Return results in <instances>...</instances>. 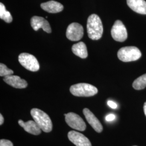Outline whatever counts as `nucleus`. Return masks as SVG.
<instances>
[{
  "mask_svg": "<svg viewBox=\"0 0 146 146\" xmlns=\"http://www.w3.org/2000/svg\"><path fill=\"white\" fill-rule=\"evenodd\" d=\"M87 29L88 37L92 40H98L101 38L104 29L102 21L99 16L92 14L89 16Z\"/></svg>",
  "mask_w": 146,
  "mask_h": 146,
  "instance_id": "f257e3e1",
  "label": "nucleus"
},
{
  "mask_svg": "<svg viewBox=\"0 0 146 146\" xmlns=\"http://www.w3.org/2000/svg\"><path fill=\"white\" fill-rule=\"evenodd\" d=\"M31 116L42 131L49 133L52 131V123L50 117L45 112L37 108H33L31 111Z\"/></svg>",
  "mask_w": 146,
  "mask_h": 146,
  "instance_id": "f03ea898",
  "label": "nucleus"
},
{
  "mask_svg": "<svg viewBox=\"0 0 146 146\" xmlns=\"http://www.w3.org/2000/svg\"><path fill=\"white\" fill-rule=\"evenodd\" d=\"M70 92L76 96L90 97L97 94L98 90L92 84L81 83L72 86L70 88Z\"/></svg>",
  "mask_w": 146,
  "mask_h": 146,
  "instance_id": "7ed1b4c3",
  "label": "nucleus"
},
{
  "mask_svg": "<svg viewBox=\"0 0 146 146\" xmlns=\"http://www.w3.org/2000/svg\"><path fill=\"white\" fill-rule=\"evenodd\" d=\"M141 55L139 49L134 46L123 47L117 52V57L119 60L125 62L136 61L141 58Z\"/></svg>",
  "mask_w": 146,
  "mask_h": 146,
  "instance_id": "20e7f679",
  "label": "nucleus"
},
{
  "mask_svg": "<svg viewBox=\"0 0 146 146\" xmlns=\"http://www.w3.org/2000/svg\"><path fill=\"white\" fill-rule=\"evenodd\" d=\"M19 61L23 67L31 72H37L40 69L36 58L30 54L21 53L19 56Z\"/></svg>",
  "mask_w": 146,
  "mask_h": 146,
  "instance_id": "39448f33",
  "label": "nucleus"
},
{
  "mask_svg": "<svg viewBox=\"0 0 146 146\" xmlns=\"http://www.w3.org/2000/svg\"><path fill=\"white\" fill-rule=\"evenodd\" d=\"M111 34L114 40L118 42L125 41L128 37L126 28L120 20L115 21L111 30Z\"/></svg>",
  "mask_w": 146,
  "mask_h": 146,
  "instance_id": "423d86ee",
  "label": "nucleus"
},
{
  "mask_svg": "<svg viewBox=\"0 0 146 146\" xmlns=\"http://www.w3.org/2000/svg\"><path fill=\"white\" fill-rule=\"evenodd\" d=\"M66 122L73 129L79 131H85L86 125L79 115L74 113H69L65 116Z\"/></svg>",
  "mask_w": 146,
  "mask_h": 146,
  "instance_id": "0eeeda50",
  "label": "nucleus"
},
{
  "mask_svg": "<svg viewBox=\"0 0 146 146\" xmlns=\"http://www.w3.org/2000/svg\"><path fill=\"white\" fill-rule=\"evenodd\" d=\"M84 28L78 23L70 24L67 29L66 36L72 41L80 40L84 36Z\"/></svg>",
  "mask_w": 146,
  "mask_h": 146,
  "instance_id": "6e6552de",
  "label": "nucleus"
},
{
  "mask_svg": "<svg viewBox=\"0 0 146 146\" xmlns=\"http://www.w3.org/2000/svg\"><path fill=\"white\" fill-rule=\"evenodd\" d=\"M69 140L76 146H92L88 139L82 134L76 131H70L68 133Z\"/></svg>",
  "mask_w": 146,
  "mask_h": 146,
  "instance_id": "1a4fd4ad",
  "label": "nucleus"
},
{
  "mask_svg": "<svg viewBox=\"0 0 146 146\" xmlns=\"http://www.w3.org/2000/svg\"><path fill=\"white\" fill-rule=\"evenodd\" d=\"M31 26L33 29L37 31L39 29H42L47 33H50L52 32L51 27L48 21L44 18L40 16H33L31 19Z\"/></svg>",
  "mask_w": 146,
  "mask_h": 146,
  "instance_id": "9d476101",
  "label": "nucleus"
},
{
  "mask_svg": "<svg viewBox=\"0 0 146 146\" xmlns=\"http://www.w3.org/2000/svg\"><path fill=\"white\" fill-rule=\"evenodd\" d=\"M83 113L89 124L94 130L98 133L102 132L103 131V126L94 114L88 108H84L83 110Z\"/></svg>",
  "mask_w": 146,
  "mask_h": 146,
  "instance_id": "9b49d317",
  "label": "nucleus"
},
{
  "mask_svg": "<svg viewBox=\"0 0 146 146\" xmlns=\"http://www.w3.org/2000/svg\"><path fill=\"white\" fill-rule=\"evenodd\" d=\"M3 80L5 83L15 88H25L28 86L25 80L22 79L20 77L16 75H11L6 76L3 78Z\"/></svg>",
  "mask_w": 146,
  "mask_h": 146,
  "instance_id": "f8f14e48",
  "label": "nucleus"
},
{
  "mask_svg": "<svg viewBox=\"0 0 146 146\" xmlns=\"http://www.w3.org/2000/svg\"><path fill=\"white\" fill-rule=\"evenodd\" d=\"M19 124L22 127L24 130L28 133L33 135H37L41 133V129L34 120H29L26 122H25L22 120H19Z\"/></svg>",
  "mask_w": 146,
  "mask_h": 146,
  "instance_id": "ddd939ff",
  "label": "nucleus"
},
{
  "mask_svg": "<svg viewBox=\"0 0 146 146\" xmlns=\"http://www.w3.org/2000/svg\"><path fill=\"white\" fill-rule=\"evenodd\" d=\"M127 3L136 13L146 15V2L145 0H127Z\"/></svg>",
  "mask_w": 146,
  "mask_h": 146,
  "instance_id": "4468645a",
  "label": "nucleus"
},
{
  "mask_svg": "<svg viewBox=\"0 0 146 146\" xmlns=\"http://www.w3.org/2000/svg\"><path fill=\"white\" fill-rule=\"evenodd\" d=\"M41 7L44 11L50 13H58L63 9L62 5L55 1H50L43 3L41 5Z\"/></svg>",
  "mask_w": 146,
  "mask_h": 146,
  "instance_id": "2eb2a0df",
  "label": "nucleus"
},
{
  "mask_svg": "<svg viewBox=\"0 0 146 146\" xmlns=\"http://www.w3.org/2000/svg\"><path fill=\"white\" fill-rule=\"evenodd\" d=\"M72 49L73 53L80 58H86L88 56L87 47L83 42H78L74 44Z\"/></svg>",
  "mask_w": 146,
  "mask_h": 146,
  "instance_id": "dca6fc26",
  "label": "nucleus"
},
{
  "mask_svg": "<svg viewBox=\"0 0 146 146\" xmlns=\"http://www.w3.org/2000/svg\"><path fill=\"white\" fill-rule=\"evenodd\" d=\"M0 18L8 23L13 21V17L10 12L6 10L5 6L2 3H0Z\"/></svg>",
  "mask_w": 146,
  "mask_h": 146,
  "instance_id": "f3484780",
  "label": "nucleus"
},
{
  "mask_svg": "<svg viewBox=\"0 0 146 146\" xmlns=\"http://www.w3.org/2000/svg\"><path fill=\"white\" fill-rule=\"evenodd\" d=\"M133 87L136 90H142L146 88V74L136 78L133 84Z\"/></svg>",
  "mask_w": 146,
  "mask_h": 146,
  "instance_id": "a211bd4d",
  "label": "nucleus"
},
{
  "mask_svg": "<svg viewBox=\"0 0 146 146\" xmlns=\"http://www.w3.org/2000/svg\"><path fill=\"white\" fill-rule=\"evenodd\" d=\"M14 73L13 70L10 69L5 66V64H0V76H6L13 75Z\"/></svg>",
  "mask_w": 146,
  "mask_h": 146,
  "instance_id": "6ab92c4d",
  "label": "nucleus"
},
{
  "mask_svg": "<svg viewBox=\"0 0 146 146\" xmlns=\"http://www.w3.org/2000/svg\"><path fill=\"white\" fill-rule=\"evenodd\" d=\"M0 146H14L13 143L9 140L1 139L0 141Z\"/></svg>",
  "mask_w": 146,
  "mask_h": 146,
  "instance_id": "aec40b11",
  "label": "nucleus"
},
{
  "mask_svg": "<svg viewBox=\"0 0 146 146\" xmlns=\"http://www.w3.org/2000/svg\"><path fill=\"white\" fill-rule=\"evenodd\" d=\"M115 115L113 114H110L109 115H107L106 117V120L107 121H112L115 119Z\"/></svg>",
  "mask_w": 146,
  "mask_h": 146,
  "instance_id": "412c9836",
  "label": "nucleus"
},
{
  "mask_svg": "<svg viewBox=\"0 0 146 146\" xmlns=\"http://www.w3.org/2000/svg\"><path fill=\"white\" fill-rule=\"evenodd\" d=\"M107 104L108 105V106H110V108H111L113 109H116L117 107V104L112 101H108Z\"/></svg>",
  "mask_w": 146,
  "mask_h": 146,
  "instance_id": "4be33fe9",
  "label": "nucleus"
},
{
  "mask_svg": "<svg viewBox=\"0 0 146 146\" xmlns=\"http://www.w3.org/2000/svg\"><path fill=\"white\" fill-rule=\"evenodd\" d=\"M4 122V118L2 114H0V125H2Z\"/></svg>",
  "mask_w": 146,
  "mask_h": 146,
  "instance_id": "5701e85b",
  "label": "nucleus"
},
{
  "mask_svg": "<svg viewBox=\"0 0 146 146\" xmlns=\"http://www.w3.org/2000/svg\"><path fill=\"white\" fill-rule=\"evenodd\" d=\"M143 110H144V113H145V114L146 116V102L145 103V104H144V106H143Z\"/></svg>",
  "mask_w": 146,
  "mask_h": 146,
  "instance_id": "b1692460",
  "label": "nucleus"
},
{
  "mask_svg": "<svg viewBox=\"0 0 146 146\" xmlns=\"http://www.w3.org/2000/svg\"></svg>",
  "mask_w": 146,
  "mask_h": 146,
  "instance_id": "393cba45",
  "label": "nucleus"
}]
</instances>
